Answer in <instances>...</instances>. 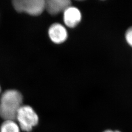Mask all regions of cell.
<instances>
[{
	"label": "cell",
	"instance_id": "cell-2",
	"mask_svg": "<svg viewBox=\"0 0 132 132\" xmlns=\"http://www.w3.org/2000/svg\"><path fill=\"white\" fill-rule=\"evenodd\" d=\"M16 120L20 128L25 132H30L38 124V115L30 106L22 105L18 110Z\"/></svg>",
	"mask_w": 132,
	"mask_h": 132
},
{
	"label": "cell",
	"instance_id": "cell-10",
	"mask_svg": "<svg viewBox=\"0 0 132 132\" xmlns=\"http://www.w3.org/2000/svg\"><path fill=\"white\" fill-rule=\"evenodd\" d=\"M0 92H1V88H0Z\"/></svg>",
	"mask_w": 132,
	"mask_h": 132
},
{
	"label": "cell",
	"instance_id": "cell-5",
	"mask_svg": "<svg viewBox=\"0 0 132 132\" xmlns=\"http://www.w3.org/2000/svg\"><path fill=\"white\" fill-rule=\"evenodd\" d=\"M48 34L52 42L56 44L64 42L68 38L66 28L59 23L52 24L49 28Z\"/></svg>",
	"mask_w": 132,
	"mask_h": 132
},
{
	"label": "cell",
	"instance_id": "cell-8",
	"mask_svg": "<svg viewBox=\"0 0 132 132\" xmlns=\"http://www.w3.org/2000/svg\"><path fill=\"white\" fill-rule=\"evenodd\" d=\"M125 38L128 44L132 47V27L128 28L126 31Z\"/></svg>",
	"mask_w": 132,
	"mask_h": 132
},
{
	"label": "cell",
	"instance_id": "cell-1",
	"mask_svg": "<svg viewBox=\"0 0 132 132\" xmlns=\"http://www.w3.org/2000/svg\"><path fill=\"white\" fill-rule=\"evenodd\" d=\"M22 102L23 96L18 91L13 90L5 91L0 99V117L5 120H15Z\"/></svg>",
	"mask_w": 132,
	"mask_h": 132
},
{
	"label": "cell",
	"instance_id": "cell-4",
	"mask_svg": "<svg viewBox=\"0 0 132 132\" xmlns=\"http://www.w3.org/2000/svg\"><path fill=\"white\" fill-rule=\"evenodd\" d=\"M82 14L79 9L71 5L68 7L63 12V20L68 27L73 28L80 23Z\"/></svg>",
	"mask_w": 132,
	"mask_h": 132
},
{
	"label": "cell",
	"instance_id": "cell-7",
	"mask_svg": "<svg viewBox=\"0 0 132 132\" xmlns=\"http://www.w3.org/2000/svg\"><path fill=\"white\" fill-rule=\"evenodd\" d=\"M0 132H20V128L15 120H5L1 126Z\"/></svg>",
	"mask_w": 132,
	"mask_h": 132
},
{
	"label": "cell",
	"instance_id": "cell-9",
	"mask_svg": "<svg viewBox=\"0 0 132 132\" xmlns=\"http://www.w3.org/2000/svg\"><path fill=\"white\" fill-rule=\"evenodd\" d=\"M104 132H120L119 131H111V130H106Z\"/></svg>",
	"mask_w": 132,
	"mask_h": 132
},
{
	"label": "cell",
	"instance_id": "cell-6",
	"mask_svg": "<svg viewBox=\"0 0 132 132\" xmlns=\"http://www.w3.org/2000/svg\"><path fill=\"white\" fill-rule=\"evenodd\" d=\"M71 5L70 0H47L45 1V9L51 15H56L64 12Z\"/></svg>",
	"mask_w": 132,
	"mask_h": 132
},
{
	"label": "cell",
	"instance_id": "cell-3",
	"mask_svg": "<svg viewBox=\"0 0 132 132\" xmlns=\"http://www.w3.org/2000/svg\"><path fill=\"white\" fill-rule=\"evenodd\" d=\"M15 9L20 12H25L36 16L41 14L45 9L44 0H15L13 1Z\"/></svg>",
	"mask_w": 132,
	"mask_h": 132
}]
</instances>
